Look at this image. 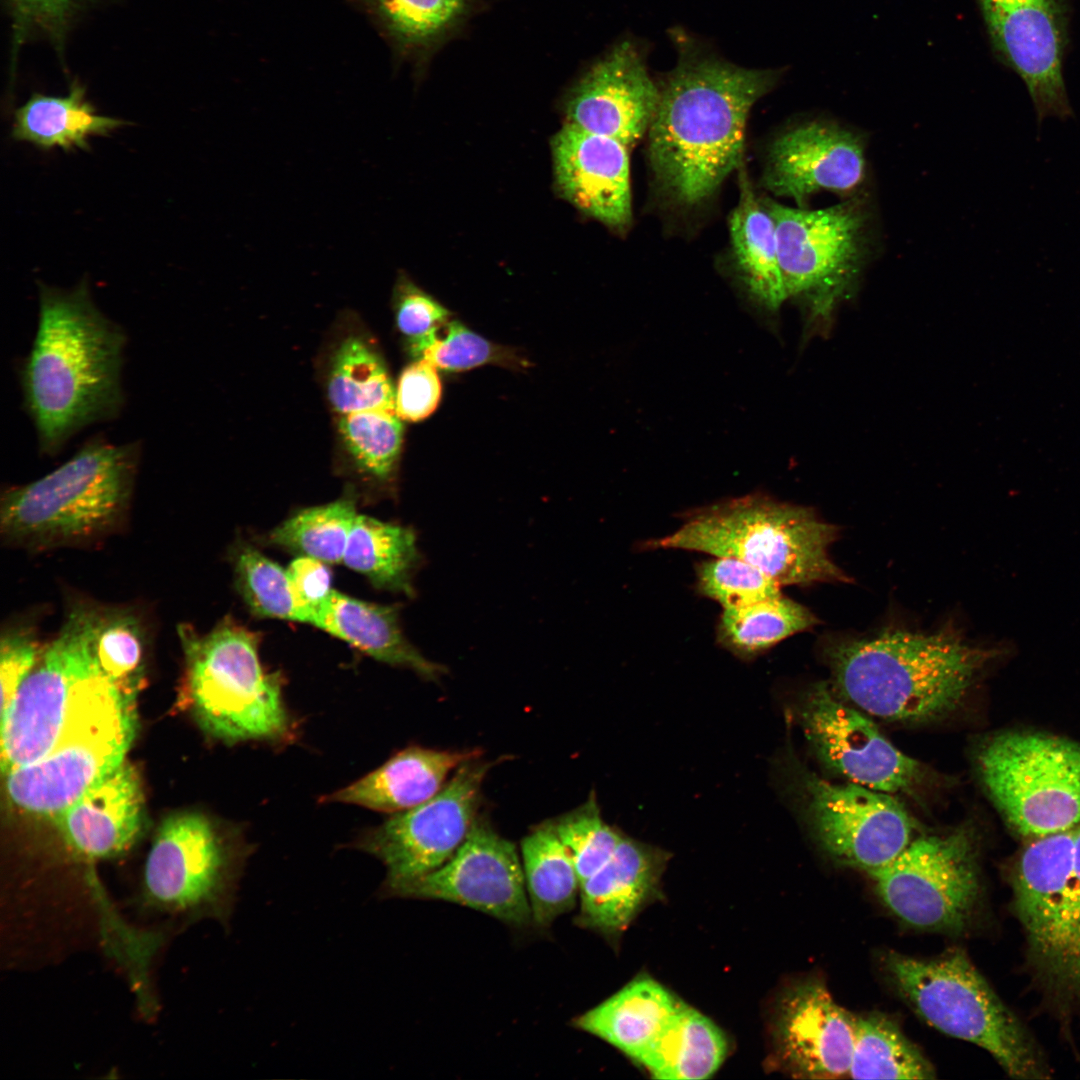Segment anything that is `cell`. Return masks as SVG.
<instances>
[{
    "mask_svg": "<svg viewBox=\"0 0 1080 1080\" xmlns=\"http://www.w3.org/2000/svg\"><path fill=\"white\" fill-rule=\"evenodd\" d=\"M677 40L678 62L660 87L647 132L648 157L665 199L692 208L743 165L749 112L775 85L777 72L742 68Z\"/></svg>",
    "mask_w": 1080,
    "mask_h": 1080,
    "instance_id": "obj_1",
    "label": "cell"
},
{
    "mask_svg": "<svg viewBox=\"0 0 1080 1080\" xmlns=\"http://www.w3.org/2000/svg\"><path fill=\"white\" fill-rule=\"evenodd\" d=\"M38 287L37 330L19 377L39 451L54 456L85 427L120 415L127 337L94 304L86 280L72 290Z\"/></svg>",
    "mask_w": 1080,
    "mask_h": 1080,
    "instance_id": "obj_2",
    "label": "cell"
},
{
    "mask_svg": "<svg viewBox=\"0 0 1080 1080\" xmlns=\"http://www.w3.org/2000/svg\"><path fill=\"white\" fill-rule=\"evenodd\" d=\"M832 686L844 699L886 721L921 723L956 710L999 651L937 631L886 629L827 647Z\"/></svg>",
    "mask_w": 1080,
    "mask_h": 1080,
    "instance_id": "obj_3",
    "label": "cell"
},
{
    "mask_svg": "<svg viewBox=\"0 0 1080 1080\" xmlns=\"http://www.w3.org/2000/svg\"><path fill=\"white\" fill-rule=\"evenodd\" d=\"M141 443L87 440L67 461L30 483L6 489L0 532L8 544L50 549L102 537L123 520Z\"/></svg>",
    "mask_w": 1080,
    "mask_h": 1080,
    "instance_id": "obj_4",
    "label": "cell"
},
{
    "mask_svg": "<svg viewBox=\"0 0 1080 1080\" xmlns=\"http://www.w3.org/2000/svg\"><path fill=\"white\" fill-rule=\"evenodd\" d=\"M838 529L807 507L748 495L689 513L648 549H682L745 561L782 585L849 582L828 549Z\"/></svg>",
    "mask_w": 1080,
    "mask_h": 1080,
    "instance_id": "obj_5",
    "label": "cell"
},
{
    "mask_svg": "<svg viewBox=\"0 0 1080 1080\" xmlns=\"http://www.w3.org/2000/svg\"><path fill=\"white\" fill-rule=\"evenodd\" d=\"M185 660L181 698L200 728L225 744L280 742L290 737L278 673L259 657V637L233 619L199 633L178 627Z\"/></svg>",
    "mask_w": 1080,
    "mask_h": 1080,
    "instance_id": "obj_6",
    "label": "cell"
},
{
    "mask_svg": "<svg viewBox=\"0 0 1080 1080\" xmlns=\"http://www.w3.org/2000/svg\"><path fill=\"white\" fill-rule=\"evenodd\" d=\"M883 964L898 992L929 1025L985 1049L1014 1078L1047 1077L1029 1032L962 950L930 959L888 952Z\"/></svg>",
    "mask_w": 1080,
    "mask_h": 1080,
    "instance_id": "obj_7",
    "label": "cell"
},
{
    "mask_svg": "<svg viewBox=\"0 0 1080 1080\" xmlns=\"http://www.w3.org/2000/svg\"><path fill=\"white\" fill-rule=\"evenodd\" d=\"M135 698L105 674L96 653L53 748L4 776L13 804L52 818L124 762L136 732Z\"/></svg>",
    "mask_w": 1080,
    "mask_h": 1080,
    "instance_id": "obj_8",
    "label": "cell"
},
{
    "mask_svg": "<svg viewBox=\"0 0 1080 1080\" xmlns=\"http://www.w3.org/2000/svg\"><path fill=\"white\" fill-rule=\"evenodd\" d=\"M977 763L994 804L1026 840L1080 823V742L1005 732L981 746Z\"/></svg>",
    "mask_w": 1080,
    "mask_h": 1080,
    "instance_id": "obj_9",
    "label": "cell"
},
{
    "mask_svg": "<svg viewBox=\"0 0 1080 1080\" xmlns=\"http://www.w3.org/2000/svg\"><path fill=\"white\" fill-rule=\"evenodd\" d=\"M96 603L72 604L55 637L0 717L3 776L42 759L57 742L72 700L96 664Z\"/></svg>",
    "mask_w": 1080,
    "mask_h": 1080,
    "instance_id": "obj_10",
    "label": "cell"
},
{
    "mask_svg": "<svg viewBox=\"0 0 1080 1080\" xmlns=\"http://www.w3.org/2000/svg\"><path fill=\"white\" fill-rule=\"evenodd\" d=\"M974 833L912 840L889 864L869 875L883 904L902 922L927 931L958 933L971 920L980 896Z\"/></svg>",
    "mask_w": 1080,
    "mask_h": 1080,
    "instance_id": "obj_11",
    "label": "cell"
},
{
    "mask_svg": "<svg viewBox=\"0 0 1080 1080\" xmlns=\"http://www.w3.org/2000/svg\"><path fill=\"white\" fill-rule=\"evenodd\" d=\"M761 200L775 223L787 298L802 296L816 319H829L864 258L866 216L859 199L817 210Z\"/></svg>",
    "mask_w": 1080,
    "mask_h": 1080,
    "instance_id": "obj_12",
    "label": "cell"
},
{
    "mask_svg": "<svg viewBox=\"0 0 1080 1080\" xmlns=\"http://www.w3.org/2000/svg\"><path fill=\"white\" fill-rule=\"evenodd\" d=\"M490 768L491 763L479 757L464 762L431 798L395 813L362 838L361 848L385 864L390 894L455 854L476 820L482 783Z\"/></svg>",
    "mask_w": 1080,
    "mask_h": 1080,
    "instance_id": "obj_13",
    "label": "cell"
},
{
    "mask_svg": "<svg viewBox=\"0 0 1080 1080\" xmlns=\"http://www.w3.org/2000/svg\"><path fill=\"white\" fill-rule=\"evenodd\" d=\"M807 811L821 847L868 874L893 861L912 841L913 822L890 794L852 782L806 775Z\"/></svg>",
    "mask_w": 1080,
    "mask_h": 1080,
    "instance_id": "obj_14",
    "label": "cell"
},
{
    "mask_svg": "<svg viewBox=\"0 0 1080 1080\" xmlns=\"http://www.w3.org/2000/svg\"><path fill=\"white\" fill-rule=\"evenodd\" d=\"M799 720L817 756L849 782L888 794H912L924 780L922 765L897 749L827 682L809 689Z\"/></svg>",
    "mask_w": 1080,
    "mask_h": 1080,
    "instance_id": "obj_15",
    "label": "cell"
},
{
    "mask_svg": "<svg viewBox=\"0 0 1080 1080\" xmlns=\"http://www.w3.org/2000/svg\"><path fill=\"white\" fill-rule=\"evenodd\" d=\"M227 854L214 826L197 812L166 817L147 854L143 898L176 915L222 912L227 895Z\"/></svg>",
    "mask_w": 1080,
    "mask_h": 1080,
    "instance_id": "obj_16",
    "label": "cell"
},
{
    "mask_svg": "<svg viewBox=\"0 0 1080 1080\" xmlns=\"http://www.w3.org/2000/svg\"><path fill=\"white\" fill-rule=\"evenodd\" d=\"M393 895L459 904L514 927L533 923L515 845L479 820L447 862Z\"/></svg>",
    "mask_w": 1080,
    "mask_h": 1080,
    "instance_id": "obj_17",
    "label": "cell"
},
{
    "mask_svg": "<svg viewBox=\"0 0 1080 1080\" xmlns=\"http://www.w3.org/2000/svg\"><path fill=\"white\" fill-rule=\"evenodd\" d=\"M991 42L1025 83L1039 124L1072 116L1064 76L1066 22L1060 0H977Z\"/></svg>",
    "mask_w": 1080,
    "mask_h": 1080,
    "instance_id": "obj_18",
    "label": "cell"
},
{
    "mask_svg": "<svg viewBox=\"0 0 1080 1080\" xmlns=\"http://www.w3.org/2000/svg\"><path fill=\"white\" fill-rule=\"evenodd\" d=\"M866 172L862 139L826 121L796 125L771 143L761 178L764 189L799 206L814 193L855 192Z\"/></svg>",
    "mask_w": 1080,
    "mask_h": 1080,
    "instance_id": "obj_19",
    "label": "cell"
},
{
    "mask_svg": "<svg viewBox=\"0 0 1080 1080\" xmlns=\"http://www.w3.org/2000/svg\"><path fill=\"white\" fill-rule=\"evenodd\" d=\"M660 98L640 51L616 45L576 83L565 103L566 122L613 138L629 150L647 134Z\"/></svg>",
    "mask_w": 1080,
    "mask_h": 1080,
    "instance_id": "obj_20",
    "label": "cell"
},
{
    "mask_svg": "<svg viewBox=\"0 0 1080 1080\" xmlns=\"http://www.w3.org/2000/svg\"><path fill=\"white\" fill-rule=\"evenodd\" d=\"M855 1017L835 1002L820 981L792 986L780 999L775 1025L785 1068L806 1079L849 1076Z\"/></svg>",
    "mask_w": 1080,
    "mask_h": 1080,
    "instance_id": "obj_21",
    "label": "cell"
},
{
    "mask_svg": "<svg viewBox=\"0 0 1080 1080\" xmlns=\"http://www.w3.org/2000/svg\"><path fill=\"white\" fill-rule=\"evenodd\" d=\"M551 148L560 195L607 227L625 231L632 220L629 149L567 122Z\"/></svg>",
    "mask_w": 1080,
    "mask_h": 1080,
    "instance_id": "obj_22",
    "label": "cell"
},
{
    "mask_svg": "<svg viewBox=\"0 0 1080 1080\" xmlns=\"http://www.w3.org/2000/svg\"><path fill=\"white\" fill-rule=\"evenodd\" d=\"M51 819L66 845L81 858L97 860L124 853L137 840L144 822V798L135 768L122 762Z\"/></svg>",
    "mask_w": 1080,
    "mask_h": 1080,
    "instance_id": "obj_23",
    "label": "cell"
},
{
    "mask_svg": "<svg viewBox=\"0 0 1080 1080\" xmlns=\"http://www.w3.org/2000/svg\"><path fill=\"white\" fill-rule=\"evenodd\" d=\"M1075 827L1029 839L1011 871L1013 906L1035 968L1051 948L1073 865Z\"/></svg>",
    "mask_w": 1080,
    "mask_h": 1080,
    "instance_id": "obj_24",
    "label": "cell"
},
{
    "mask_svg": "<svg viewBox=\"0 0 1080 1080\" xmlns=\"http://www.w3.org/2000/svg\"><path fill=\"white\" fill-rule=\"evenodd\" d=\"M665 851L623 836L612 857L580 886L576 924L604 935L625 929L655 892Z\"/></svg>",
    "mask_w": 1080,
    "mask_h": 1080,
    "instance_id": "obj_25",
    "label": "cell"
},
{
    "mask_svg": "<svg viewBox=\"0 0 1080 1080\" xmlns=\"http://www.w3.org/2000/svg\"><path fill=\"white\" fill-rule=\"evenodd\" d=\"M480 756L476 750H435L407 747L383 765L349 786L322 798L362 806L375 811L399 813L435 795L447 777L464 762Z\"/></svg>",
    "mask_w": 1080,
    "mask_h": 1080,
    "instance_id": "obj_26",
    "label": "cell"
},
{
    "mask_svg": "<svg viewBox=\"0 0 1080 1080\" xmlns=\"http://www.w3.org/2000/svg\"><path fill=\"white\" fill-rule=\"evenodd\" d=\"M377 661L409 669L437 681L447 673L405 637L399 607L367 602L333 590L314 611L311 624Z\"/></svg>",
    "mask_w": 1080,
    "mask_h": 1080,
    "instance_id": "obj_27",
    "label": "cell"
},
{
    "mask_svg": "<svg viewBox=\"0 0 1080 1080\" xmlns=\"http://www.w3.org/2000/svg\"><path fill=\"white\" fill-rule=\"evenodd\" d=\"M681 1003L658 982L643 977L577 1017L573 1024L639 1062Z\"/></svg>",
    "mask_w": 1080,
    "mask_h": 1080,
    "instance_id": "obj_28",
    "label": "cell"
},
{
    "mask_svg": "<svg viewBox=\"0 0 1080 1080\" xmlns=\"http://www.w3.org/2000/svg\"><path fill=\"white\" fill-rule=\"evenodd\" d=\"M738 176L739 200L729 219L734 264L749 294L766 308L777 309L788 298L779 266L775 223L755 194L744 164Z\"/></svg>",
    "mask_w": 1080,
    "mask_h": 1080,
    "instance_id": "obj_29",
    "label": "cell"
},
{
    "mask_svg": "<svg viewBox=\"0 0 1080 1080\" xmlns=\"http://www.w3.org/2000/svg\"><path fill=\"white\" fill-rule=\"evenodd\" d=\"M126 124L97 114L86 100L84 88L73 83L66 96L34 93L15 111L11 136L43 150H88L91 137L108 136Z\"/></svg>",
    "mask_w": 1080,
    "mask_h": 1080,
    "instance_id": "obj_30",
    "label": "cell"
},
{
    "mask_svg": "<svg viewBox=\"0 0 1080 1080\" xmlns=\"http://www.w3.org/2000/svg\"><path fill=\"white\" fill-rule=\"evenodd\" d=\"M342 562L378 589L413 596L422 556L411 527L358 514Z\"/></svg>",
    "mask_w": 1080,
    "mask_h": 1080,
    "instance_id": "obj_31",
    "label": "cell"
},
{
    "mask_svg": "<svg viewBox=\"0 0 1080 1080\" xmlns=\"http://www.w3.org/2000/svg\"><path fill=\"white\" fill-rule=\"evenodd\" d=\"M726 1052L727 1042L720 1029L681 1003L638 1063L656 1079L699 1080L718 1070Z\"/></svg>",
    "mask_w": 1080,
    "mask_h": 1080,
    "instance_id": "obj_32",
    "label": "cell"
},
{
    "mask_svg": "<svg viewBox=\"0 0 1080 1080\" xmlns=\"http://www.w3.org/2000/svg\"><path fill=\"white\" fill-rule=\"evenodd\" d=\"M521 856L532 922L548 928L575 907L580 893L576 868L552 823L523 838Z\"/></svg>",
    "mask_w": 1080,
    "mask_h": 1080,
    "instance_id": "obj_33",
    "label": "cell"
},
{
    "mask_svg": "<svg viewBox=\"0 0 1080 1080\" xmlns=\"http://www.w3.org/2000/svg\"><path fill=\"white\" fill-rule=\"evenodd\" d=\"M817 623V617L807 607L781 594L723 609L716 626V640L735 656L751 659Z\"/></svg>",
    "mask_w": 1080,
    "mask_h": 1080,
    "instance_id": "obj_34",
    "label": "cell"
},
{
    "mask_svg": "<svg viewBox=\"0 0 1080 1080\" xmlns=\"http://www.w3.org/2000/svg\"><path fill=\"white\" fill-rule=\"evenodd\" d=\"M849 1076L855 1079H934L935 1069L891 1018L855 1017Z\"/></svg>",
    "mask_w": 1080,
    "mask_h": 1080,
    "instance_id": "obj_35",
    "label": "cell"
},
{
    "mask_svg": "<svg viewBox=\"0 0 1080 1080\" xmlns=\"http://www.w3.org/2000/svg\"><path fill=\"white\" fill-rule=\"evenodd\" d=\"M328 395L334 409L348 414L395 411V388L379 355L361 338L345 339L333 359Z\"/></svg>",
    "mask_w": 1080,
    "mask_h": 1080,
    "instance_id": "obj_36",
    "label": "cell"
},
{
    "mask_svg": "<svg viewBox=\"0 0 1080 1080\" xmlns=\"http://www.w3.org/2000/svg\"><path fill=\"white\" fill-rule=\"evenodd\" d=\"M352 497L298 511L269 534L277 546L327 564L343 561L349 535L357 516Z\"/></svg>",
    "mask_w": 1080,
    "mask_h": 1080,
    "instance_id": "obj_37",
    "label": "cell"
},
{
    "mask_svg": "<svg viewBox=\"0 0 1080 1080\" xmlns=\"http://www.w3.org/2000/svg\"><path fill=\"white\" fill-rule=\"evenodd\" d=\"M1037 972L1063 1006L1080 1005V823L1075 828L1073 865L1058 927Z\"/></svg>",
    "mask_w": 1080,
    "mask_h": 1080,
    "instance_id": "obj_38",
    "label": "cell"
},
{
    "mask_svg": "<svg viewBox=\"0 0 1080 1080\" xmlns=\"http://www.w3.org/2000/svg\"><path fill=\"white\" fill-rule=\"evenodd\" d=\"M235 582L250 611L262 618L310 624V612L298 600L287 569L249 547L234 558Z\"/></svg>",
    "mask_w": 1080,
    "mask_h": 1080,
    "instance_id": "obj_39",
    "label": "cell"
},
{
    "mask_svg": "<svg viewBox=\"0 0 1080 1080\" xmlns=\"http://www.w3.org/2000/svg\"><path fill=\"white\" fill-rule=\"evenodd\" d=\"M385 31L402 48L431 46L467 13L469 0H369Z\"/></svg>",
    "mask_w": 1080,
    "mask_h": 1080,
    "instance_id": "obj_40",
    "label": "cell"
},
{
    "mask_svg": "<svg viewBox=\"0 0 1080 1080\" xmlns=\"http://www.w3.org/2000/svg\"><path fill=\"white\" fill-rule=\"evenodd\" d=\"M338 426L358 467L379 480L389 479L403 440V425L396 412L371 409L343 414Z\"/></svg>",
    "mask_w": 1080,
    "mask_h": 1080,
    "instance_id": "obj_41",
    "label": "cell"
},
{
    "mask_svg": "<svg viewBox=\"0 0 1080 1080\" xmlns=\"http://www.w3.org/2000/svg\"><path fill=\"white\" fill-rule=\"evenodd\" d=\"M552 826L573 860L580 886L605 865L623 838L602 819L594 793Z\"/></svg>",
    "mask_w": 1080,
    "mask_h": 1080,
    "instance_id": "obj_42",
    "label": "cell"
},
{
    "mask_svg": "<svg viewBox=\"0 0 1080 1080\" xmlns=\"http://www.w3.org/2000/svg\"><path fill=\"white\" fill-rule=\"evenodd\" d=\"M697 591L723 609L781 595L780 585L755 566L733 557L713 556L696 568Z\"/></svg>",
    "mask_w": 1080,
    "mask_h": 1080,
    "instance_id": "obj_43",
    "label": "cell"
},
{
    "mask_svg": "<svg viewBox=\"0 0 1080 1080\" xmlns=\"http://www.w3.org/2000/svg\"><path fill=\"white\" fill-rule=\"evenodd\" d=\"M419 356L436 368L456 372L486 364L511 368L527 366L511 349L486 340L458 321L448 322L444 336H436Z\"/></svg>",
    "mask_w": 1080,
    "mask_h": 1080,
    "instance_id": "obj_44",
    "label": "cell"
},
{
    "mask_svg": "<svg viewBox=\"0 0 1080 1080\" xmlns=\"http://www.w3.org/2000/svg\"><path fill=\"white\" fill-rule=\"evenodd\" d=\"M394 306L397 326L410 339L411 351L416 356L437 336L439 328L446 326L450 315L403 272L395 285Z\"/></svg>",
    "mask_w": 1080,
    "mask_h": 1080,
    "instance_id": "obj_45",
    "label": "cell"
},
{
    "mask_svg": "<svg viewBox=\"0 0 1080 1080\" xmlns=\"http://www.w3.org/2000/svg\"><path fill=\"white\" fill-rule=\"evenodd\" d=\"M45 644L30 625H9L0 638V682L2 717L9 709L19 688L29 676Z\"/></svg>",
    "mask_w": 1080,
    "mask_h": 1080,
    "instance_id": "obj_46",
    "label": "cell"
},
{
    "mask_svg": "<svg viewBox=\"0 0 1080 1080\" xmlns=\"http://www.w3.org/2000/svg\"><path fill=\"white\" fill-rule=\"evenodd\" d=\"M441 398L436 367L421 358L402 372L395 392V412L400 419L416 422L428 417Z\"/></svg>",
    "mask_w": 1080,
    "mask_h": 1080,
    "instance_id": "obj_47",
    "label": "cell"
},
{
    "mask_svg": "<svg viewBox=\"0 0 1080 1080\" xmlns=\"http://www.w3.org/2000/svg\"><path fill=\"white\" fill-rule=\"evenodd\" d=\"M327 563L312 557L299 555L294 559L287 572L293 590L300 603L310 612L314 611L329 597L332 575Z\"/></svg>",
    "mask_w": 1080,
    "mask_h": 1080,
    "instance_id": "obj_48",
    "label": "cell"
},
{
    "mask_svg": "<svg viewBox=\"0 0 1080 1080\" xmlns=\"http://www.w3.org/2000/svg\"><path fill=\"white\" fill-rule=\"evenodd\" d=\"M14 2L23 18L35 20H53L61 17L71 4V0H14Z\"/></svg>",
    "mask_w": 1080,
    "mask_h": 1080,
    "instance_id": "obj_49",
    "label": "cell"
}]
</instances>
